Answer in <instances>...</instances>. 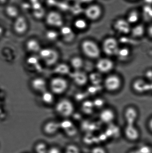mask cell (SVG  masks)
Masks as SVG:
<instances>
[{
  "mask_svg": "<svg viewBox=\"0 0 152 153\" xmlns=\"http://www.w3.org/2000/svg\"><path fill=\"white\" fill-rule=\"evenodd\" d=\"M144 75L147 80H152V68H148L146 70Z\"/></svg>",
  "mask_w": 152,
  "mask_h": 153,
  "instance_id": "39",
  "label": "cell"
},
{
  "mask_svg": "<svg viewBox=\"0 0 152 153\" xmlns=\"http://www.w3.org/2000/svg\"><path fill=\"white\" fill-rule=\"evenodd\" d=\"M102 10L99 4H92L85 9L84 13L86 18L91 21L98 20L102 16Z\"/></svg>",
  "mask_w": 152,
  "mask_h": 153,
  "instance_id": "11",
  "label": "cell"
},
{
  "mask_svg": "<svg viewBox=\"0 0 152 153\" xmlns=\"http://www.w3.org/2000/svg\"><path fill=\"white\" fill-rule=\"evenodd\" d=\"M71 74V78L74 83L79 86L86 85L88 82V76L85 72L81 70H75Z\"/></svg>",
  "mask_w": 152,
  "mask_h": 153,
  "instance_id": "17",
  "label": "cell"
},
{
  "mask_svg": "<svg viewBox=\"0 0 152 153\" xmlns=\"http://www.w3.org/2000/svg\"><path fill=\"white\" fill-rule=\"evenodd\" d=\"M99 117L101 122L109 125L114 123L117 117V114L112 108L104 107L101 109Z\"/></svg>",
  "mask_w": 152,
  "mask_h": 153,
  "instance_id": "9",
  "label": "cell"
},
{
  "mask_svg": "<svg viewBox=\"0 0 152 153\" xmlns=\"http://www.w3.org/2000/svg\"><path fill=\"white\" fill-rule=\"evenodd\" d=\"M129 1H138V0H129Z\"/></svg>",
  "mask_w": 152,
  "mask_h": 153,
  "instance_id": "44",
  "label": "cell"
},
{
  "mask_svg": "<svg viewBox=\"0 0 152 153\" xmlns=\"http://www.w3.org/2000/svg\"><path fill=\"white\" fill-rule=\"evenodd\" d=\"M38 53L41 60L48 67L56 65L59 58V52L52 48H41Z\"/></svg>",
  "mask_w": 152,
  "mask_h": 153,
  "instance_id": "3",
  "label": "cell"
},
{
  "mask_svg": "<svg viewBox=\"0 0 152 153\" xmlns=\"http://www.w3.org/2000/svg\"><path fill=\"white\" fill-rule=\"evenodd\" d=\"M127 153H140L137 150V149H135L131 150L130 151H129V152Z\"/></svg>",
  "mask_w": 152,
  "mask_h": 153,
  "instance_id": "41",
  "label": "cell"
},
{
  "mask_svg": "<svg viewBox=\"0 0 152 153\" xmlns=\"http://www.w3.org/2000/svg\"><path fill=\"white\" fill-rule=\"evenodd\" d=\"M74 26L76 29L79 30H84L87 27L88 23L85 19L79 18L74 21Z\"/></svg>",
  "mask_w": 152,
  "mask_h": 153,
  "instance_id": "32",
  "label": "cell"
},
{
  "mask_svg": "<svg viewBox=\"0 0 152 153\" xmlns=\"http://www.w3.org/2000/svg\"><path fill=\"white\" fill-rule=\"evenodd\" d=\"M54 72L59 76H62L70 74V68L68 64L62 63L57 64L55 66Z\"/></svg>",
  "mask_w": 152,
  "mask_h": 153,
  "instance_id": "24",
  "label": "cell"
},
{
  "mask_svg": "<svg viewBox=\"0 0 152 153\" xmlns=\"http://www.w3.org/2000/svg\"><path fill=\"white\" fill-rule=\"evenodd\" d=\"M65 153H81L79 149L75 145H70L67 146Z\"/></svg>",
  "mask_w": 152,
  "mask_h": 153,
  "instance_id": "35",
  "label": "cell"
},
{
  "mask_svg": "<svg viewBox=\"0 0 152 153\" xmlns=\"http://www.w3.org/2000/svg\"><path fill=\"white\" fill-rule=\"evenodd\" d=\"M146 32V27L142 24H138L131 27L130 33L135 38H140L144 36Z\"/></svg>",
  "mask_w": 152,
  "mask_h": 153,
  "instance_id": "22",
  "label": "cell"
},
{
  "mask_svg": "<svg viewBox=\"0 0 152 153\" xmlns=\"http://www.w3.org/2000/svg\"><path fill=\"white\" fill-rule=\"evenodd\" d=\"M81 49L83 53L90 59H97L100 56V48L95 42L91 40L86 39L82 42Z\"/></svg>",
  "mask_w": 152,
  "mask_h": 153,
  "instance_id": "5",
  "label": "cell"
},
{
  "mask_svg": "<svg viewBox=\"0 0 152 153\" xmlns=\"http://www.w3.org/2000/svg\"><path fill=\"white\" fill-rule=\"evenodd\" d=\"M41 100L43 103L47 106H51L55 102V94L50 91H45L41 94Z\"/></svg>",
  "mask_w": 152,
  "mask_h": 153,
  "instance_id": "23",
  "label": "cell"
},
{
  "mask_svg": "<svg viewBox=\"0 0 152 153\" xmlns=\"http://www.w3.org/2000/svg\"><path fill=\"white\" fill-rule=\"evenodd\" d=\"M97 70L102 74H108L112 71L114 67L113 61L109 58H104L98 59L96 65Z\"/></svg>",
  "mask_w": 152,
  "mask_h": 153,
  "instance_id": "13",
  "label": "cell"
},
{
  "mask_svg": "<svg viewBox=\"0 0 152 153\" xmlns=\"http://www.w3.org/2000/svg\"><path fill=\"white\" fill-rule=\"evenodd\" d=\"M104 88L106 91L111 93H115L120 91L123 85L121 78L117 74H108L103 82Z\"/></svg>",
  "mask_w": 152,
  "mask_h": 153,
  "instance_id": "4",
  "label": "cell"
},
{
  "mask_svg": "<svg viewBox=\"0 0 152 153\" xmlns=\"http://www.w3.org/2000/svg\"><path fill=\"white\" fill-rule=\"evenodd\" d=\"M25 48L27 51L33 54L38 53L42 48L41 44L35 39H30L25 43Z\"/></svg>",
  "mask_w": 152,
  "mask_h": 153,
  "instance_id": "19",
  "label": "cell"
},
{
  "mask_svg": "<svg viewBox=\"0 0 152 153\" xmlns=\"http://www.w3.org/2000/svg\"><path fill=\"white\" fill-rule=\"evenodd\" d=\"M59 33L56 30L50 29L46 31L45 36V37L48 41L54 42L56 41L59 36Z\"/></svg>",
  "mask_w": 152,
  "mask_h": 153,
  "instance_id": "31",
  "label": "cell"
},
{
  "mask_svg": "<svg viewBox=\"0 0 152 153\" xmlns=\"http://www.w3.org/2000/svg\"><path fill=\"white\" fill-rule=\"evenodd\" d=\"M68 88V81L62 76H55L48 82V88L55 95H61L65 94Z\"/></svg>",
  "mask_w": 152,
  "mask_h": 153,
  "instance_id": "2",
  "label": "cell"
},
{
  "mask_svg": "<svg viewBox=\"0 0 152 153\" xmlns=\"http://www.w3.org/2000/svg\"><path fill=\"white\" fill-rule=\"evenodd\" d=\"M60 130L59 122L55 120H50L45 123L43 127V131L48 136H53L57 134Z\"/></svg>",
  "mask_w": 152,
  "mask_h": 153,
  "instance_id": "15",
  "label": "cell"
},
{
  "mask_svg": "<svg viewBox=\"0 0 152 153\" xmlns=\"http://www.w3.org/2000/svg\"><path fill=\"white\" fill-rule=\"evenodd\" d=\"M30 86L34 92L41 94L47 91L48 88V82L44 78L37 76L31 80Z\"/></svg>",
  "mask_w": 152,
  "mask_h": 153,
  "instance_id": "10",
  "label": "cell"
},
{
  "mask_svg": "<svg viewBox=\"0 0 152 153\" xmlns=\"http://www.w3.org/2000/svg\"><path fill=\"white\" fill-rule=\"evenodd\" d=\"M40 58L39 56L35 55H31L26 59V63L31 68L34 69L36 71H40L42 70V67Z\"/></svg>",
  "mask_w": 152,
  "mask_h": 153,
  "instance_id": "21",
  "label": "cell"
},
{
  "mask_svg": "<svg viewBox=\"0 0 152 153\" xmlns=\"http://www.w3.org/2000/svg\"><path fill=\"white\" fill-rule=\"evenodd\" d=\"M47 144L43 142H40L36 144L34 146L35 153H47L48 149Z\"/></svg>",
  "mask_w": 152,
  "mask_h": 153,
  "instance_id": "33",
  "label": "cell"
},
{
  "mask_svg": "<svg viewBox=\"0 0 152 153\" xmlns=\"http://www.w3.org/2000/svg\"><path fill=\"white\" fill-rule=\"evenodd\" d=\"M141 16L145 22L148 24L152 22V5L146 4L144 6Z\"/></svg>",
  "mask_w": 152,
  "mask_h": 153,
  "instance_id": "25",
  "label": "cell"
},
{
  "mask_svg": "<svg viewBox=\"0 0 152 153\" xmlns=\"http://www.w3.org/2000/svg\"><path fill=\"white\" fill-rule=\"evenodd\" d=\"M146 34L150 40H152V22L148 24V26L146 27Z\"/></svg>",
  "mask_w": 152,
  "mask_h": 153,
  "instance_id": "37",
  "label": "cell"
},
{
  "mask_svg": "<svg viewBox=\"0 0 152 153\" xmlns=\"http://www.w3.org/2000/svg\"><path fill=\"white\" fill-rule=\"evenodd\" d=\"M70 64L71 67L74 70H80L84 65V61L80 57L75 56L71 58Z\"/></svg>",
  "mask_w": 152,
  "mask_h": 153,
  "instance_id": "27",
  "label": "cell"
},
{
  "mask_svg": "<svg viewBox=\"0 0 152 153\" xmlns=\"http://www.w3.org/2000/svg\"><path fill=\"white\" fill-rule=\"evenodd\" d=\"M141 16L139 12L136 10H132L129 12L126 19L131 25H136L140 19Z\"/></svg>",
  "mask_w": 152,
  "mask_h": 153,
  "instance_id": "28",
  "label": "cell"
},
{
  "mask_svg": "<svg viewBox=\"0 0 152 153\" xmlns=\"http://www.w3.org/2000/svg\"><path fill=\"white\" fill-rule=\"evenodd\" d=\"M131 51L129 48L126 47L120 48L116 56L120 61L126 60L130 56Z\"/></svg>",
  "mask_w": 152,
  "mask_h": 153,
  "instance_id": "29",
  "label": "cell"
},
{
  "mask_svg": "<svg viewBox=\"0 0 152 153\" xmlns=\"http://www.w3.org/2000/svg\"><path fill=\"white\" fill-rule=\"evenodd\" d=\"M7 0H0V3L1 4H4L6 2Z\"/></svg>",
  "mask_w": 152,
  "mask_h": 153,
  "instance_id": "43",
  "label": "cell"
},
{
  "mask_svg": "<svg viewBox=\"0 0 152 153\" xmlns=\"http://www.w3.org/2000/svg\"><path fill=\"white\" fill-rule=\"evenodd\" d=\"M91 153H108L106 149L101 145H96L91 150Z\"/></svg>",
  "mask_w": 152,
  "mask_h": 153,
  "instance_id": "36",
  "label": "cell"
},
{
  "mask_svg": "<svg viewBox=\"0 0 152 153\" xmlns=\"http://www.w3.org/2000/svg\"><path fill=\"white\" fill-rule=\"evenodd\" d=\"M132 27L126 19H120L114 22V28L119 33L127 34L130 33Z\"/></svg>",
  "mask_w": 152,
  "mask_h": 153,
  "instance_id": "16",
  "label": "cell"
},
{
  "mask_svg": "<svg viewBox=\"0 0 152 153\" xmlns=\"http://www.w3.org/2000/svg\"><path fill=\"white\" fill-rule=\"evenodd\" d=\"M54 105L55 112L59 116L64 119L72 116L75 112L74 103L69 99H61Z\"/></svg>",
  "mask_w": 152,
  "mask_h": 153,
  "instance_id": "1",
  "label": "cell"
},
{
  "mask_svg": "<svg viewBox=\"0 0 152 153\" xmlns=\"http://www.w3.org/2000/svg\"><path fill=\"white\" fill-rule=\"evenodd\" d=\"M47 153H62L60 148L57 146H53L48 148Z\"/></svg>",
  "mask_w": 152,
  "mask_h": 153,
  "instance_id": "38",
  "label": "cell"
},
{
  "mask_svg": "<svg viewBox=\"0 0 152 153\" xmlns=\"http://www.w3.org/2000/svg\"><path fill=\"white\" fill-rule=\"evenodd\" d=\"M59 34L64 41L66 43H71L75 39V33L72 28L69 26L63 25L61 27Z\"/></svg>",
  "mask_w": 152,
  "mask_h": 153,
  "instance_id": "18",
  "label": "cell"
},
{
  "mask_svg": "<svg viewBox=\"0 0 152 153\" xmlns=\"http://www.w3.org/2000/svg\"><path fill=\"white\" fill-rule=\"evenodd\" d=\"M123 133L126 138L131 142L137 141L141 136L140 131L135 124H126Z\"/></svg>",
  "mask_w": 152,
  "mask_h": 153,
  "instance_id": "8",
  "label": "cell"
},
{
  "mask_svg": "<svg viewBox=\"0 0 152 153\" xmlns=\"http://www.w3.org/2000/svg\"><path fill=\"white\" fill-rule=\"evenodd\" d=\"M137 149L140 153H152V147L146 144L140 145Z\"/></svg>",
  "mask_w": 152,
  "mask_h": 153,
  "instance_id": "34",
  "label": "cell"
},
{
  "mask_svg": "<svg viewBox=\"0 0 152 153\" xmlns=\"http://www.w3.org/2000/svg\"><path fill=\"white\" fill-rule=\"evenodd\" d=\"M28 23L26 18L23 16H19L15 19L13 24V29L16 34L23 35L28 29Z\"/></svg>",
  "mask_w": 152,
  "mask_h": 153,
  "instance_id": "14",
  "label": "cell"
},
{
  "mask_svg": "<svg viewBox=\"0 0 152 153\" xmlns=\"http://www.w3.org/2000/svg\"><path fill=\"white\" fill-rule=\"evenodd\" d=\"M119 48L118 42L114 37H107L103 42L102 50L108 56H116Z\"/></svg>",
  "mask_w": 152,
  "mask_h": 153,
  "instance_id": "6",
  "label": "cell"
},
{
  "mask_svg": "<svg viewBox=\"0 0 152 153\" xmlns=\"http://www.w3.org/2000/svg\"><path fill=\"white\" fill-rule=\"evenodd\" d=\"M147 126H148L149 130L152 133V117L148 120V123H147Z\"/></svg>",
  "mask_w": 152,
  "mask_h": 153,
  "instance_id": "40",
  "label": "cell"
},
{
  "mask_svg": "<svg viewBox=\"0 0 152 153\" xmlns=\"http://www.w3.org/2000/svg\"><path fill=\"white\" fill-rule=\"evenodd\" d=\"M88 78L89 80L92 82V85H99L104 80L102 74L98 71L91 73L88 76Z\"/></svg>",
  "mask_w": 152,
  "mask_h": 153,
  "instance_id": "26",
  "label": "cell"
},
{
  "mask_svg": "<svg viewBox=\"0 0 152 153\" xmlns=\"http://www.w3.org/2000/svg\"><path fill=\"white\" fill-rule=\"evenodd\" d=\"M46 22L49 26L54 28H61L63 25L64 19L59 12L51 11L46 16Z\"/></svg>",
  "mask_w": 152,
  "mask_h": 153,
  "instance_id": "7",
  "label": "cell"
},
{
  "mask_svg": "<svg viewBox=\"0 0 152 153\" xmlns=\"http://www.w3.org/2000/svg\"><path fill=\"white\" fill-rule=\"evenodd\" d=\"M4 33V29L2 27L0 26V37Z\"/></svg>",
  "mask_w": 152,
  "mask_h": 153,
  "instance_id": "42",
  "label": "cell"
},
{
  "mask_svg": "<svg viewBox=\"0 0 152 153\" xmlns=\"http://www.w3.org/2000/svg\"><path fill=\"white\" fill-rule=\"evenodd\" d=\"M5 11L6 15L10 18L16 19L19 16V10L14 6H7L6 7Z\"/></svg>",
  "mask_w": 152,
  "mask_h": 153,
  "instance_id": "30",
  "label": "cell"
},
{
  "mask_svg": "<svg viewBox=\"0 0 152 153\" xmlns=\"http://www.w3.org/2000/svg\"><path fill=\"white\" fill-rule=\"evenodd\" d=\"M148 84L143 79H138L132 82V88L134 91L137 94H142L146 91Z\"/></svg>",
  "mask_w": 152,
  "mask_h": 153,
  "instance_id": "20",
  "label": "cell"
},
{
  "mask_svg": "<svg viewBox=\"0 0 152 153\" xmlns=\"http://www.w3.org/2000/svg\"><path fill=\"white\" fill-rule=\"evenodd\" d=\"M139 116V111L134 106H128L123 111V117L126 124H135Z\"/></svg>",
  "mask_w": 152,
  "mask_h": 153,
  "instance_id": "12",
  "label": "cell"
}]
</instances>
